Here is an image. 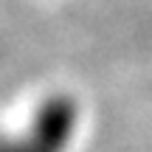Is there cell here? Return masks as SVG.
Returning <instances> with one entry per match:
<instances>
[{"label":"cell","instance_id":"2","mask_svg":"<svg viewBox=\"0 0 152 152\" xmlns=\"http://www.w3.org/2000/svg\"><path fill=\"white\" fill-rule=\"evenodd\" d=\"M0 152H11V144H6V141H0Z\"/></svg>","mask_w":152,"mask_h":152},{"label":"cell","instance_id":"1","mask_svg":"<svg viewBox=\"0 0 152 152\" xmlns=\"http://www.w3.org/2000/svg\"><path fill=\"white\" fill-rule=\"evenodd\" d=\"M76 127V107L68 99H51L37 113V121L23 141L11 144V152H65Z\"/></svg>","mask_w":152,"mask_h":152}]
</instances>
